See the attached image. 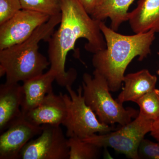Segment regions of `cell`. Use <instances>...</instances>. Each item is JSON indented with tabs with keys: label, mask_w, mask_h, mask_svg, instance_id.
I'll return each instance as SVG.
<instances>
[{
	"label": "cell",
	"mask_w": 159,
	"mask_h": 159,
	"mask_svg": "<svg viewBox=\"0 0 159 159\" xmlns=\"http://www.w3.org/2000/svg\"><path fill=\"white\" fill-rule=\"evenodd\" d=\"M61 18L58 29L47 42L50 70L56 74L55 80L61 87L72 86L77 77L74 68L65 70L67 55L74 50L78 39L88 40L85 48L93 54L104 50L106 43L100 30L101 21L93 19L78 0H61Z\"/></svg>",
	"instance_id": "obj_1"
},
{
	"label": "cell",
	"mask_w": 159,
	"mask_h": 159,
	"mask_svg": "<svg viewBox=\"0 0 159 159\" xmlns=\"http://www.w3.org/2000/svg\"><path fill=\"white\" fill-rule=\"evenodd\" d=\"M140 159H159V144L143 139L138 149Z\"/></svg>",
	"instance_id": "obj_20"
},
{
	"label": "cell",
	"mask_w": 159,
	"mask_h": 159,
	"mask_svg": "<svg viewBox=\"0 0 159 159\" xmlns=\"http://www.w3.org/2000/svg\"><path fill=\"white\" fill-rule=\"evenodd\" d=\"M128 20L136 34L159 32V0H139L136 8L129 12Z\"/></svg>",
	"instance_id": "obj_14"
},
{
	"label": "cell",
	"mask_w": 159,
	"mask_h": 159,
	"mask_svg": "<svg viewBox=\"0 0 159 159\" xmlns=\"http://www.w3.org/2000/svg\"><path fill=\"white\" fill-rule=\"evenodd\" d=\"M153 122L139 114L133 121L119 129L105 134H94L82 140L100 148H112L129 158L140 159L139 145L145 135L150 132Z\"/></svg>",
	"instance_id": "obj_6"
},
{
	"label": "cell",
	"mask_w": 159,
	"mask_h": 159,
	"mask_svg": "<svg viewBox=\"0 0 159 159\" xmlns=\"http://www.w3.org/2000/svg\"><path fill=\"white\" fill-rule=\"evenodd\" d=\"M22 85L19 83L5 82L0 86V133L6 130L15 119L22 115Z\"/></svg>",
	"instance_id": "obj_11"
},
{
	"label": "cell",
	"mask_w": 159,
	"mask_h": 159,
	"mask_svg": "<svg viewBox=\"0 0 159 159\" xmlns=\"http://www.w3.org/2000/svg\"><path fill=\"white\" fill-rule=\"evenodd\" d=\"M61 18V13L52 16L25 41L0 50V76L6 75V83L23 82L43 74L50 62L39 51V44L47 41Z\"/></svg>",
	"instance_id": "obj_3"
},
{
	"label": "cell",
	"mask_w": 159,
	"mask_h": 159,
	"mask_svg": "<svg viewBox=\"0 0 159 159\" xmlns=\"http://www.w3.org/2000/svg\"><path fill=\"white\" fill-rule=\"evenodd\" d=\"M100 30L105 39L106 48L94 54L93 66L107 80L111 92L122 86L125 70L131 61L139 56L142 61L151 53V46L155 39L154 30L134 35L117 33L101 21Z\"/></svg>",
	"instance_id": "obj_2"
},
{
	"label": "cell",
	"mask_w": 159,
	"mask_h": 159,
	"mask_svg": "<svg viewBox=\"0 0 159 159\" xmlns=\"http://www.w3.org/2000/svg\"><path fill=\"white\" fill-rule=\"evenodd\" d=\"M157 78L144 69L124 77V86L116 100L120 103L132 101L135 102L145 94L156 88Z\"/></svg>",
	"instance_id": "obj_13"
},
{
	"label": "cell",
	"mask_w": 159,
	"mask_h": 159,
	"mask_svg": "<svg viewBox=\"0 0 159 159\" xmlns=\"http://www.w3.org/2000/svg\"><path fill=\"white\" fill-rule=\"evenodd\" d=\"M158 54L159 55V53H158ZM157 74H158V75H159V69L157 71Z\"/></svg>",
	"instance_id": "obj_23"
},
{
	"label": "cell",
	"mask_w": 159,
	"mask_h": 159,
	"mask_svg": "<svg viewBox=\"0 0 159 159\" xmlns=\"http://www.w3.org/2000/svg\"><path fill=\"white\" fill-rule=\"evenodd\" d=\"M85 11L90 15L94 12L99 0H78Z\"/></svg>",
	"instance_id": "obj_21"
},
{
	"label": "cell",
	"mask_w": 159,
	"mask_h": 159,
	"mask_svg": "<svg viewBox=\"0 0 159 159\" xmlns=\"http://www.w3.org/2000/svg\"><path fill=\"white\" fill-rule=\"evenodd\" d=\"M134 1L99 0L91 16L100 21L109 18L111 21V29L116 31L122 23L128 20L129 8Z\"/></svg>",
	"instance_id": "obj_15"
},
{
	"label": "cell",
	"mask_w": 159,
	"mask_h": 159,
	"mask_svg": "<svg viewBox=\"0 0 159 159\" xmlns=\"http://www.w3.org/2000/svg\"><path fill=\"white\" fill-rule=\"evenodd\" d=\"M23 114L26 119L35 125L60 126L66 117V105L61 93L56 95L52 92L47 94L36 107Z\"/></svg>",
	"instance_id": "obj_10"
},
{
	"label": "cell",
	"mask_w": 159,
	"mask_h": 159,
	"mask_svg": "<svg viewBox=\"0 0 159 159\" xmlns=\"http://www.w3.org/2000/svg\"><path fill=\"white\" fill-rule=\"evenodd\" d=\"M22 9L20 0H0V25Z\"/></svg>",
	"instance_id": "obj_19"
},
{
	"label": "cell",
	"mask_w": 159,
	"mask_h": 159,
	"mask_svg": "<svg viewBox=\"0 0 159 159\" xmlns=\"http://www.w3.org/2000/svg\"><path fill=\"white\" fill-rule=\"evenodd\" d=\"M69 159H97L101 156V148L75 136L68 139Z\"/></svg>",
	"instance_id": "obj_16"
},
{
	"label": "cell",
	"mask_w": 159,
	"mask_h": 159,
	"mask_svg": "<svg viewBox=\"0 0 159 159\" xmlns=\"http://www.w3.org/2000/svg\"><path fill=\"white\" fill-rule=\"evenodd\" d=\"M51 16L42 12L21 9L0 25V50L25 41Z\"/></svg>",
	"instance_id": "obj_8"
},
{
	"label": "cell",
	"mask_w": 159,
	"mask_h": 159,
	"mask_svg": "<svg viewBox=\"0 0 159 159\" xmlns=\"http://www.w3.org/2000/svg\"><path fill=\"white\" fill-rule=\"evenodd\" d=\"M42 126L35 125L22 113L0 136V159H19L25 145L34 137L39 135Z\"/></svg>",
	"instance_id": "obj_9"
},
{
	"label": "cell",
	"mask_w": 159,
	"mask_h": 159,
	"mask_svg": "<svg viewBox=\"0 0 159 159\" xmlns=\"http://www.w3.org/2000/svg\"><path fill=\"white\" fill-rule=\"evenodd\" d=\"M150 135L159 144V119L154 121L152 125Z\"/></svg>",
	"instance_id": "obj_22"
},
{
	"label": "cell",
	"mask_w": 159,
	"mask_h": 159,
	"mask_svg": "<svg viewBox=\"0 0 159 159\" xmlns=\"http://www.w3.org/2000/svg\"><path fill=\"white\" fill-rule=\"evenodd\" d=\"M93 75V77L84 73L83 75V95L85 103L100 122L109 125L118 123L123 126L139 116V111L125 108L113 98L107 80L98 71L95 70Z\"/></svg>",
	"instance_id": "obj_4"
},
{
	"label": "cell",
	"mask_w": 159,
	"mask_h": 159,
	"mask_svg": "<svg viewBox=\"0 0 159 159\" xmlns=\"http://www.w3.org/2000/svg\"><path fill=\"white\" fill-rule=\"evenodd\" d=\"M56 74L49 70L43 74L23 82V99L21 111L25 114L39 105L45 97L53 92L52 84L55 80Z\"/></svg>",
	"instance_id": "obj_12"
},
{
	"label": "cell",
	"mask_w": 159,
	"mask_h": 159,
	"mask_svg": "<svg viewBox=\"0 0 159 159\" xmlns=\"http://www.w3.org/2000/svg\"><path fill=\"white\" fill-rule=\"evenodd\" d=\"M22 9L38 11L50 16L61 12V0H20Z\"/></svg>",
	"instance_id": "obj_18"
},
{
	"label": "cell",
	"mask_w": 159,
	"mask_h": 159,
	"mask_svg": "<svg viewBox=\"0 0 159 159\" xmlns=\"http://www.w3.org/2000/svg\"><path fill=\"white\" fill-rule=\"evenodd\" d=\"M69 95L61 93L66 105L67 116L62 125L66 128L67 137L77 136L84 139L99 133L105 134L116 130L114 127L99 121L93 111L87 105L83 95L82 86L77 92L67 86Z\"/></svg>",
	"instance_id": "obj_5"
},
{
	"label": "cell",
	"mask_w": 159,
	"mask_h": 159,
	"mask_svg": "<svg viewBox=\"0 0 159 159\" xmlns=\"http://www.w3.org/2000/svg\"><path fill=\"white\" fill-rule=\"evenodd\" d=\"M139 114L146 119L155 121L159 119V90L155 89L137 100Z\"/></svg>",
	"instance_id": "obj_17"
},
{
	"label": "cell",
	"mask_w": 159,
	"mask_h": 159,
	"mask_svg": "<svg viewBox=\"0 0 159 159\" xmlns=\"http://www.w3.org/2000/svg\"><path fill=\"white\" fill-rule=\"evenodd\" d=\"M39 136L23 148L19 159H69L70 148L60 126L44 124Z\"/></svg>",
	"instance_id": "obj_7"
}]
</instances>
